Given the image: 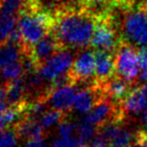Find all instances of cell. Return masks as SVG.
<instances>
[{
    "mask_svg": "<svg viewBox=\"0 0 147 147\" xmlns=\"http://www.w3.org/2000/svg\"><path fill=\"white\" fill-rule=\"evenodd\" d=\"M96 19L86 9H66L55 17L53 33L63 48H83L91 44Z\"/></svg>",
    "mask_w": 147,
    "mask_h": 147,
    "instance_id": "obj_1",
    "label": "cell"
},
{
    "mask_svg": "<svg viewBox=\"0 0 147 147\" xmlns=\"http://www.w3.org/2000/svg\"><path fill=\"white\" fill-rule=\"evenodd\" d=\"M55 18L51 13L40 7L29 8L20 14L17 28L22 40V47L26 53H30L37 42L53 31Z\"/></svg>",
    "mask_w": 147,
    "mask_h": 147,
    "instance_id": "obj_2",
    "label": "cell"
},
{
    "mask_svg": "<svg viewBox=\"0 0 147 147\" xmlns=\"http://www.w3.org/2000/svg\"><path fill=\"white\" fill-rule=\"evenodd\" d=\"M121 30L127 44L147 47V4L138 6L126 14Z\"/></svg>",
    "mask_w": 147,
    "mask_h": 147,
    "instance_id": "obj_3",
    "label": "cell"
},
{
    "mask_svg": "<svg viewBox=\"0 0 147 147\" xmlns=\"http://www.w3.org/2000/svg\"><path fill=\"white\" fill-rule=\"evenodd\" d=\"M117 76L132 83L140 74L139 52L132 45L123 43L119 45L114 57Z\"/></svg>",
    "mask_w": 147,
    "mask_h": 147,
    "instance_id": "obj_4",
    "label": "cell"
},
{
    "mask_svg": "<svg viewBox=\"0 0 147 147\" xmlns=\"http://www.w3.org/2000/svg\"><path fill=\"white\" fill-rule=\"evenodd\" d=\"M74 64L73 54L68 49L57 52L38 68V72L45 82L53 83L70 73Z\"/></svg>",
    "mask_w": 147,
    "mask_h": 147,
    "instance_id": "obj_5",
    "label": "cell"
},
{
    "mask_svg": "<svg viewBox=\"0 0 147 147\" xmlns=\"http://www.w3.org/2000/svg\"><path fill=\"white\" fill-rule=\"evenodd\" d=\"M93 48L108 53L116 52L118 44L117 33L108 16L97 18L95 31L91 41Z\"/></svg>",
    "mask_w": 147,
    "mask_h": 147,
    "instance_id": "obj_6",
    "label": "cell"
},
{
    "mask_svg": "<svg viewBox=\"0 0 147 147\" xmlns=\"http://www.w3.org/2000/svg\"><path fill=\"white\" fill-rule=\"evenodd\" d=\"M100 136L110 147H132L135 136L121 122H111L101 127Z\"/></svg>",
    "mask_w": 147,
    "mask_h": 147,
    "instance_id": "obj_7",
    "label": "cell"
},
{
    "mask_svg": "<svg viewBox=\"0 0 147 147\" xmlns=\"http://www.w3.org/2000/svg\"><path fill=\"white\" fill-rule=\"evenodd\" d=\"M74 83L86 81L96 76V57L92 50H85L78 54L70 71Z\"/></svg>",
    "mask_w": 147,
    "mask_h": 147,
    "instance_id": "obj_8",
    "label": "cell"
},
{
    "mask_svg": "<svg viewBox=\"0 0 147 147\" xmlns=\"http://www.w3.org/2000/svg\"><path fill=\"white\" fill-rule=\"evenodd\" d=\"M63 46L57 40L55 34L53 32L49 33L45 37H43L39 42H37L30 51L29 55L34 60V64L37 68H39L44 62L55 55L59 50H63Z\"/></svg>",
    "mask_w": 147,
    "mask_h": 147,
    "instance_id": "obj_9",
    "label": "cell"
},
{
    "mask_svg": "<svg viewBox=\"0 0 147 147\" xmlns=\"http://www.w3.org/2000/svg\"><path fill=\"white\" fill-rule=\"evenodd\" d=\"M76 86V84H69L51 91L47 97L46 102H49L53 109L55 110L62 111V112L70 110L71 108H73L75 98L79 91Z\"/></svg>",
    "mask_w": 147,
    "mask_h": 147,
    "instance_id": "obj_10",
    "label": "cell"
},
{
    "mask_svg": "<svg viewBox=\"0 0 147 147\" xmlns=\"http://www.w3.org/2000/svg\"><path fill=\"white\" fill-rule=\"evenodd\" d=\"M124 113L138 114L147 110V81L141 86L132 89L121 103Z\"/></svg>",
    "mask_w": 147,
    "mask_h": 147,
    "instance_id": "obj_11",
    "label": "cell"
},
{
    "mask_svg": "<svg viewBox=\"0 0 147 147\" xmlns=\"http://www.w3.org/2000/svg\"><path fill=\"white\" fill-rule=\"evenodd\" d=\"M105 97L113 102H123L124 99L132 91V83L120 77H112L104 83H99Z\"/></svg>",
    "mask_w": 147,
    "mask_h": 147,
    "instance_id": "obj_12",
    "label": "cell"
},
{
    "mask_svg": "<svg viewBox=\"0 0 147 147\" xmlns=\"http://www.w3.org/2000/svg\"><path fill=\"white\" fill-rule=\"evenodd\" d=\"M96 78L98 83H104L115 73V60L112 53L96 50Z\"/></svg>",
    "mask_w": 147,
    "mask_h": 147,
    "instance_id": "obj_13",
    "label": "cell"
},
{
    "mask_svg": "<svg viewBox=\"0 0 147 147\" xmlns=\"http://www.w3.org/2000/svg\"><path fill=\"white\" fill-rule=\"evenodd\" d=\"M14 129L17 132L18 136L27 138L30 140H41L43 137L44 129L41 127L39 120L36 118L24 117L14 125Z\"/></svg>",
    "mask_w": 147,
    "mask_h": 147,
    "instance_id": "obj_14",
    "label": "cell"
},
{
    "mask_svg": "<svg viewBox=\"0 0 147 147\" xmlns=\"http://www.w3.org/2000/svg\"><path fill=\"white\" fill-rule=\"evenodd\" d=\"M25 54L27 53L19 44L11 41H6L0 44V74L10 64L23 59Z\"/></svg>",
    "mask_w": 147,
    "mask_h": 147,
    "instance_id": "obj_15",
    "label": "cell"
},
{
    "mask_svg": "<svg viewBox=\"0 0 147 147\" xmlns=\"http://www.w3.org/2000/svg\"><path fill=\"white\" fill-rule=\"evenodd\" d=\"M21 115H24L22 106H9L7 103L0 102V132L20 121Z\"/></svg>",
    "mask_w": 147,
    "mask_h": 147,
    "instance_id": "obj_16",
    "label": "cell"
},
{
    "mask_svg": "<svg viewBox=\"0 0 147 147\" xmlns=\"http://www.w3.org/2000/svg\"><path fill=\"white\" fill-rule=\"evenodd\" d=\"M22 60L15 62V63L10 64L9 66H7V67L1 72V74H0V79L4 82V84L15 81V80L23 77L25 72H24V67H23V62H22Z\"/></svg>",
    "mask_w": 147,
    "mask_h": 147,
    "instance_id": "obj_17",
    "label": "cell"
},
{
    "mask_svg": "<svg viewBox=\"0 0 147 147\" xmlns=\"http://www.w3.org/2000/svg\"><path fill=\"white\" fill-rule=\"evenodd\" d=\"M64 112L55 109H51V110H46L40 117H39V123H40L41 127L44 130L49 129V128L53 127L57 124H59L63 122L64 119Z\"/></svg>",
    "mask_w": 147,
    "mask_h": 147,
    "instance_id": "obj_18",
    "label": "cell"
},
{
    "mask_svg": "<svg viewBox=\"0 0 147 147\" xmlns=\"http://www.w3.org/2000/svg\"><path fill=\"white\" fill-rule=\"evenodd\" d=\"M95 132H96V126L88 122L85 118L77 123V136L81 143L86 144L87 142L94 139Z\"/></svg>",
    "mask_w": 147,
    "mask_h": 147,
    "instance_id": "obj_19",
    "label": "cell"
},
{
    "mask_svg": "<svg viewBox=\"0 0 147 147\" xmlns=\"http://www.w3.org/2000/svg\"><path fill=\"white\" fill-rule=\"evenodd\" d=\"M18 134L15 129H5L0 132V147H16Z\"/></svg>",
    "mask_w": 147,
    "mask_h": 147,
    "instance_id": "obj_20",
    "label": "cell"
},
{
    "mask_svg": "<svg viewBox=\"0 0 147 147\" xmlns=\"http://www.w3.org/2000/svg\"><path fill=\"white\" fill-rule=\"evenodd\" d=\"M80 140L77 136H59L55 137L53 141L51 147H79L81 145Z\"/></svg>",
    "mask_w": 147,
    "mask_h": 147,
    "instance_id": "obj_21",
    "label": "cell"
},
{
    "mask_svg": "<svg viewBox=\"0 0 147 147\" xmlns=\"http://www.w3.org/2000/svg\"><path fill=\"white\" fill-rule=\"evenodd\" d=\"M140 59V74L139 78L142 81H147V47H143L138 50Z\"/></svg>",
    "mask_w": 147,
    "mask_h": 147,
    "instance_id": "obj_22",
    "label": "cell"
},
{
    "mask_svg": "<svg viewBox=\"0 0 147 147\" xmlns=\"http://www.w3.org/2000/svg\"><path fill=\"white\" fill-rule=\"evenodd\" d=\"M89 147H110V146H109V144L101 136H99V137L94 138L91 141V144Z\"/></svg>",
    "mask_w": 147,
    "mask_h": 147,
    "instance_id": "obj_23",
    "label": "cell"
},
{
    "mask_svg": "<svg viewBox=\"0 0 147 147\" xmlns=\"http://www.w3.org/2000/svg\"><path fill=\"white\" fill-rule=\"evenodd\" d=\"M24 147H49V146L41 139V140H30V141H27V143L25 144Z\"/></svg>",
    "mask_w": 147,
    "mask_h": 147,
    "instance_id": "obj_24",
    "label": "cell"
},
{
    "mask_svg": "<svg viewBox=\"0 0 147 147\" xmlns=\"http://www.w3.org/2000/svg\"><path fill=\"white\" fill-rule=\"evenodd\" d=\"M141 121H142V124H143V126L146 128V131H147V110L144 111V112L142 113Z\"/></svg>",
    "mask_w": 147,
    "mask_h": 147,
    "instance_id": "obj_25",
    "label": "cell"
},
{
    "mask_svg": "<svg viewBox=\"0 0 147 147\" xmlns=\"http://www.w3.org/2000/svg\"><path fill=\"white\" fill-rule=\"evenodd\" d=\"M64 1L71 2V3H78L80 5H84V3H86V0H64Z\"/></svg>",
    "mask_w": 147,
    "mask_h": 147,
    "instance_id": "obj_26",
    "label": "cell"
},
{
    "mask_svg": "<svg viewBox=\"0 0 147 147\" xmlns=\"http://www.w3.org/2000/svg\"><path fill=\"white\" fill-rule=\"evenodd\" d=\"M79 147H87V146H86V144H81Z\"/></svg>",
    "mask_w": 147,
    "mask_h": 147,
    "instance_id": "obj_27",
    "label": "cell"
},
{
    "mask_svg": "<svg viewBox=\"0 0 147 147\" xmlns=\"http://www.w3.org/2000/svg\"><path fill=\"white\" fill-rule=\"evenodd\" d=\"M145 4H147V0H145Z\"/></svg>",
    "mask_w": 147,
    "mask_h": 147,
    "instance_id": "obj_28",
    "label": "cell"
}]
</instances>
